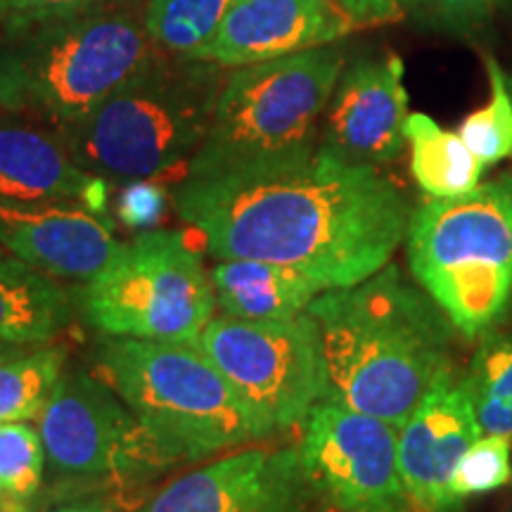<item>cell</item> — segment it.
Masks as SVG:
<instances>
[{
    "mask_svg": "<svg viewBox=\"0 0 512 512\" xmlns=\"http://www.w3.org/2000/svg\"><path fill=\"white\" fill-rule=\"evenodd\" d=\"M24 347H12V344H5L0 342V358H10V356H17L22 354Z\"/></svg>",
    "mask_w": 512,
    "mask_h": 512,
    "instance_id": "33",
    "label": "cell"
},
{
    "mask_svg": "<svg viewBox=\"0 0 512 512\" xmlns=\"http://www.w3.org/2000/svg\"><path fill=\"white\" fill-rule=\"evenodd\" d=\"M233 0H147L145 27L166 55L204 60Z\"/></svg>",
    "mask_w": 512,
    "mask_h": 512,
    "instance_id": "22",
    "label": "cell"
},
{
    "mask_svg": "<svg viewBox=\"0 0 512 512\" xmlns=\"http://www.w3.org/2000/svg\"><path fill=\"white\" fill-rule=\"evenodd\" d=\"M482 437L465 375L441 373L399 430V470L418 512H463L453 491L458 460Z\"/></svg>",
    "mask_w": 512,
    "mask_h": 512,
    "instance_id": "13",
    "label": "cell"
},
{
    "mask_svg": "<svg viewBox=\"0 0 512 512\" xmlns=\"http://www.w3.org/2000/svg\"><path fill=\"white\" fill-rule=\"evenodd\" d=\"M411 273L458 335L477 339L512 311V174L425 200L406 233Z\"/></svg>",
    "mask_w": 512,
    "mask_h": 512,
    "instance_id": "6",
    "label": "cell"
},
{
    "mask_svg": "<svg viewBox=\"0 0 512 512\" xmlns=\"http://www.w3.org/2000/svg\"><path fill=\"white\" fill-rule=\"evenodd\" d=\"M342 72L344 53L335 43L230 69L185 176L316 150L318 121Z\"/></svg>",
    "mask_w": 512,
    "mask_h": 512,
    "instance_id": "7",
    "label": "cell"
},
{
    "mask_svg": "<svg viewBox=\"0 0 512 512\" xmlns=\"http://www.w3.org/2000/svg\"><path fill=\"white\" fill-rule=\"evenodd\" d=\"M491 98L484 107L470 112L458 133L472 155L486 166H494L512 157V83L496 57H486Z\"/></svg>",
    "mask_w": 512,
    "mask_h": 512,
    "instance_id": "24",
    "label": "cell"
},
{
    "mask_svg": "<svg viewBox=\"0 0 512 512\" xmlns=\"http://www.w3.org/2000/svg\"><path fill=\"white\" fill-rule=\"evenodd\" d=\"M302 463L318 501L349 512H418L399 470V430L375 415L320 401L304 420Z\"/></svg>",
    "mask_w": 512,
    "mask_h": 512,
    "instance_id": "11",
    "label": "cell"
},
{
    "mask_svg": "<svg viewBox=\"0 0 512 512\" xmlns=\"http://www.w3.org/2000/svg\"><path fill=\"white\" fill-rule=\"evenodd\" d=\"M74 302L55 278L0 249V342L50 344L69 328Z\"/></svg>",
    "mask_w": 512,
    "mask_h": 512,
    "instance_id": "19",
    "label": "cell"
},
{
    "mask_svg": "<svg viewBox=\"0 0 512 512\" xmlns=\"http://www.w3.org/2000/svg\"><path fill=\"white\" fill-rule=\"evenodd\" d=\"M420 3H430V0H339L342 10L347 12L356 27L396 22Z\"/></svg>",
    "mask_w": 512,
    "mask_h": 512,
    "instance_id": "30",
    "label": "cell"
},
{
    "mask_svg": "<svg viewBox=\"0 0 512 512\" xmlns=\"http://www.w3.org/2000/svg\"><path fill=\"white\" fill-rule=\"evenodd\" d=\"M465 384L482 434L512 441V332L496 328L479 337Z\"/></svg>",
    "mask_w": 512,
    "mask_h": 512,
    "instance_id": "21",
    "label": "cell"
},
{
    "mask_svg": "<svg viewBox=\"0 0 512 512\" xmlns=\"http://www.w3.org/2000/svg\"><path fill=\"white\" fill-rule=\"evenodd\" d=\"M46 446L41 432L29 422L0 425V491L17 501L31 503L43 484Z\"/></svg>",
    "mask_w": 512,
    "mask_h": 512,
    "instance_id": "25",
    "label": "cell"
},
{
    "mask_svg": "<svg viewBox=\"0 0 512 512\" xmlns=\"http://www.w3.org/2000/svg\"><path fill=\"white\" fill-rule=\"evenodd\" d=\"M107 185L74 162L53 126L0 112V200L79 202L107 214Z\"/></svg>",
    "mask_w": 512,
    "mask_h": 512,
    "instance_id": "17",
    "label": "cell"
},
{
    "mask_svg": "<svg viewBox=\"0 0 512 512\" xmlns=\"http://www.w3.org/2000/svg\"><path fill=\"white\" fill-rule=\"evenodd\" d=\"M408 114L401 57L361 60L339 76L320 147L351 164H389L408 145L403 133Z\"/></svg>",
    "mask_w": 512,
    "mask_h": 512,
    "instance_id": "14",
    "label": "cell"
},
{
    "mask_svg": "<svg viewBox=\"0 0 512 512\" xmlns=\"http://www.w3.org/2000/svg\"><path fill=\"white\" fill-rule=\"evenodd\" d=\"M306 311L323 337L325 401L375 415L396 430L434 380L453 368L458 330L394 264L354 287L320 292Z\"/></svg>",
    "mask_w": 512,
    "mask_h": 512,
    "instance_id": "2",
    "label": "cell"
},
{
    "mask_svg": "<svg viewBox=\"0 0 512 512\" xmlns=\"http://www.w3.org/2000/svg\"><path fill=\"white\" fill-rule=\"evenodd\" d=\"M162 53L136 10L55 19L0 38V112L55 131L91 114Z\"/></svg>",
    "mask_w": 512,
    "mask_h": 512,
    "instance_id": "4",
    "label": "cell"
},
{
    "mask_svg": "<svg viewBox=\"0 0 512 512\" xmlns=\"http://www.w3.org/2000/svg\"><path fill=\"white\" fill-rule=\"evenodd\" d=\"M197 347L228 377L266 437L309 418L328 396L323 337L309 311L292 318H211Z\"/></svg>",
    "mask_w": 512,
    "mask_h": 512,
    "instance_id": "9",
    "label": "cell"
},
{
    "mask_svg": "<svg viewBox=\"0 0 512 512\" xmlns=\"http://www.w3.org/2000/svg\"><path fill=\"white\" fill-rule=\"evenodd\" d=\"M316 512H349V510H342L337 508V505H332L328 501H318L316 498Z\"/></svg>",
    "mask_w": 512,
    "mask_h": 512,
    "instance_id": "34",
    "label": "cell"
},
{
    "mask_svg": "<svg viewBox=\"0 0 512 512\" xmlns=\"http://www.w3.org/2000/svg\"><path fill=\"white\" fill-rule=\"evenodd\" d=\"M228 69L164 50L74 124L60 128L74 162L107 183L152 181L192 159L214 119Z\"/></svg>",
    "mask_w": 512,
    "mask_h": 512,
    "instance_id": "3",
    "label": "cell"
},
{
    "mask_svg": "<svg viewBox=\"0 0 512 512\" xmlns=\"http://www.w3.org/2000/svg\"><path fill=\"white\" fill-rule=\"evenodd\" d=\"M337 3H339V0H337Z\"/></svg>",
    "mask_w": 512,
    "mask_h": 512,
    "instance_id": "36",
    "label": "cell"
},
{
    "mask_svg": "<svg viewBox=\"0 0 512 512\" xmlns=\"http://www.w3.org/2000/svg\"><path fill=\"white\" fill-rule=\"evenodd\" d=\"M354 29L337 0H233L204 62L238 69L332 46Z\"/></svg>",
    "mask_w": 512,
    "mask_h": 512,
    "instance_id": "16",
    "label": "cell"
},
{
    "mask_svg": "<svg viewBox=\"0 0 512 512\" xmlns=\"http://www.w3.org/2000/svg\"><path fill=\"white\" fill-rule=\"evenodd\" d=\"M50 512H107L100 505H62V508H55Z\"/></svg>",
    "mask_w": 512,
    "mask_h": 512,
    "instance_id": "32",
    "label": "cell"
},
{
    "mask_svg": "<svg viewBox=\"0 0 512 512\" xmlns=\"http://www.w3.org/2000/svg\"><path fill=\"white\" fill-rule=\"evenodd\" d=\"M510 439L482 434L458 460L453 472V491L460 501L503 489L512 479Z\"/></svg>",
    "mask_w": 512,
    "mask_h": 512,
    "instance_id": "26",
    "label": "cell"
},
{
    "mask_svg": "<svg viewBox=\"0 0 512 512\" xmlns=\"http://www.w3.org/2000/svg\"><path fill=\"white\" fill-rule=\"evenodd\" d=\"M117 211L119 219L128 228H150L152 223L162 219V214L166 211V190L152 181L126 183L124 192L119 197Z\"/></svg>",
    "mask_w": 512,
    "mask_h": 512,
    "instance_id": "28",
    "label": "cell"
},
{
    "mask_svg": "<svg viewBox=\"0 0 512 512\" xmlns=\"http://www.w3.org/2000/svg\"><path fill=\"white\" fill-rule=\"evenodd\" d=\"M0 512H29V503L17 501V498L0 491Z\"/></svg>",
    "mask_w": 512,
    "mask_h": 512,
    "instance_id": "31",
    "label": "cell"
},
{
    "mask_svg": "<svg viewBox=\"0 0 512 512\" xmlns=\"http://www.w3.org/2000/svg\"><path fill=\"white\" fill-rule=\"evenodd\" d=\"M36 422L57 475L133 477L171 465L110 384L83 370H64Z\"/></svg>",
    "mask_w": 512,
    "mask_h": 512,
    "instance_id": "10",
    "label": "cell"
},
{
    "mask_svg": "<svg viewBox=\"0 0 512 512\" xmlns=\"http://www.w3.org/2000/svg\"><path fill=\"white\" fill-rule=\"evenodd\" d=\"M0 38H3V34H0Z\"/></svg>",
    "mask_w": 512,
    "mask_h": 512,
    "instance_id": "35",
    "label": "cell"
},
{
    "mask_svg": "<svg viewBox=\"0 0 512 512\" xmlns=\"http://www.w3.org/2000/svg\"><path fill=\"white\" fill-rule=\"evenodd\" d=\"M126 5L124 0H0V34Z\"/></svg>",
    "mask_w": 512,
    "mask_h": 512,
    "instance_id": "27",
    "label": "cell"
},
{
    "mask_svg": "<svg viewBox=\"0 0 512 512\" xmlns=\"http://www.w3.org/2000/svg\"><path fill=\"white\" fill-rule=\"evenodd\" d=\"M178 216L216 259L287 266L320 290L354 287L392 264L411 204L377 166L323 147L207 176H185Z\"/></svg>",
    "mask_w": 512,
    "mask_h": 512,
    "instance_id": "1",
    "label": "cell"
},
{
    "mask_svg": "<svg viewBox=\"0 0 512 512\" xmlns=\"http://www.w3.org/2000/svg\"><path fill=\"white\" fill-rule=\"evenodd\" d=\"M403 133L411 147V174L427 197L451 200L482 183L484 164L472 155L458 131H448L427 114L413 112Z\"/></svg>",
    "mask_w": 512,
    "mask_h": 512,
    "instance_id": "20",
    "label": "cell"
},
{
    "mask_svg": "<svg viewBox=\"0 0 512 512\" xmlns=\"http://www.w3.org/2000/svg\"><path fill=\"white\" fill-rule=\"evenodd\" d=\"M114 221L79 202L0 200V247L36 271L86 283L119 252Z\"/></svg>",
    "mask_w": 512,
    "mask_h": 512,
    "instance_id": "15",
    "label": "cell"
},
{
    "mask_svg": "<svg viewBox=\"0 0 512 512\" xmlns=\"http://www.w3.org/2000/svg\"><path fill=\"white\" fill-rule=\"evenodd\" d=\"M64 373L62 349L0 358V425L31 422L46 411L55 384Z\"/></svg>",
    "mask_w": 512,
    "mask_h": 512,
    "instance_id": "23",
    "label": "cell"
},
{
    "mask_svg": "<svg viewBox=\"0 0 512 512\" xmlns=\"http://www.w3.org/2000/svg\"><path fill=\"white\" fill-rule=\"evenodd\" d=\"M86 323L105 337L197 342L216 311L200 256L176 230H143L76 294Z\"/></svg>",
    "mask_w": 512,
    "mask_h": 512,
    "instance_id": "8",
    "label": "cell"
},
{
    "mask_svg": "<svg viewBox=\"0 0 512 512\" xmlns=\"http://www.w3.org/2000/svg\"><path fill=\"white\" fill-rule=\"evenodd\" d=\"M446 24L456 29L477 27L508 8L512 0H430Z\"/></svg>",
    "mask_w": 512,
    "mask_h": 512,
    "instance_id": "29",
    "label": "cell"
},
{
    "mask_svg": "<svg viewBox=\"0 0 512 512\" xmlns=\"http://www.w3.org/2000/svg\"><path fill=\"white\" fill-rule=\"evenodd\" d=\"M98 368L169 463L266 439L261 422L195 342L105 337Z\"/></svg>",
    "mask_w": 512,
    "mask_h": 512,
    "instance_id": "5",
    "label": "cell"
},
{
    "mask_svg": "<svg viewBox=\"0 0 512 512\" xmlns=\"http://www.w3.org/2000/svg\"><path fill=\"white\" fill-rule=\"evenodd\" d=\"M299 446L242 448L159 489L143 512H311Z\"/></svg>",
    "mask_w": 512,
    "mask_h": 512,
    "instance_id": "12",
    "label": "cell"
},
{
    "mask_svg": "<svg viewBox=\"0 0 512 512\" xmlns=\"http://www.w3.org/2000/svg\"><path fill=\"white\" fill-rule=\"evenodd\" d=\"M209 278L216 309L223 316L242 320L299 316L323 292L299 271L254 259H219Z\"/></svg>",
    "mask_w": 512,
    "mask_h": 512,
    "instance_id": "18",
    "label": "cell"
}]
</instances>
